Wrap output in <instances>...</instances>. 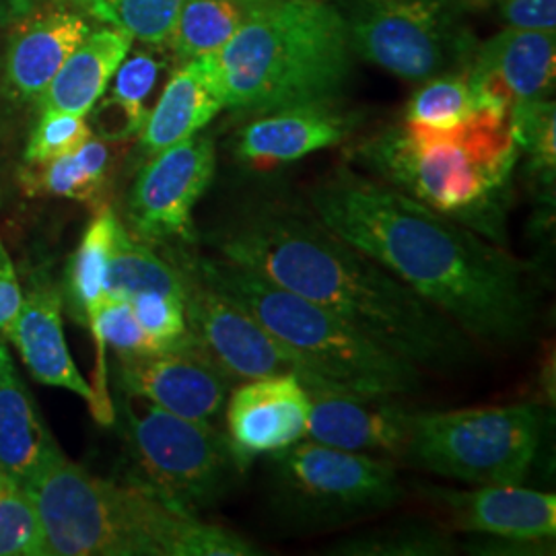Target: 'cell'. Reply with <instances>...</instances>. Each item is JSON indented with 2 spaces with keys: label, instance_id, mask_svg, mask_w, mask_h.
<instances>
[{
  "label": "cell",
  "instance_id": "obj_7",
  "mask_svg": "<svg viewBox=\"0 0 556 556\" xmlns=\"http://www.w3.org/2000/svg\"><path fill=\"white\" fill-rule=\"evenodd\" d=\"M270 503L291 528L351 523L396 507L404 486L392 459L338 450L312 439L268 454Z\"/></svg>",
  "mask_w": 556,
  "mask_h": 556
},
{
  "label": "cell",
  "instance_id": "obj_6",
  "mask_svg": "<svg viewBox=\"0 0 556 556\" xmlns=\"http://www.w3.org/2000/svg\"><path fill=\"white\" fill-rule=\"evenodd\" d=\"M179 264L238 301L319 378L340 390L386 397L408 396L420 390V367L318 303L219 256H197Z\"/></svg>",
  "mask_w": 556,
  "mask_h": 556
},
{
  "label": "cell",
  "instance_id": "obj_19",
  "mask_svg": "<svg viewBox=\"0 0 556 556\" xmlns=\"http://www.w3.org/2000/svg\"><path fill=\"white\" fill-rule=\"evenodd\" d=\"M225 110L215 52L184 60L165 83L140 130V153L149 160L202 132Z\"/></svg>",
  "mask_w": 556,
  "mask_h": 556
},
{
  "label": "cell",
  "instance_id": "obj_4",
  "mask_svg": "<svg viewBox=\"0 0 556 556\" xmlns=\"http://www.w3.org/2000/svg\"><path fill=\"white\" fill-rule=\"evenodd\" d=\"M361 163L406 197L498 245L507 243V204L519 161L509 108L477 103L452 128L400 122L365 140Z\"/></svg>",
  "mask_w": 556,
  "mask_h": 556
},
{
  "label": "cell",
  "instance_id": "obj_34",
  "mask_svg": "<svg viewBox=\"0 0 556 556\" xmlns=\"http://www.w3.org/2000/svg\"><path fill=\"white\" fill-rule=\"evenodd\" d=\"M93 137L87 116H77L60 110H41L40 119L27 140V165H40L79 149Z\"/></svg>",
  "mask_w": 556,
  "mask_h": 556
},
{
  "label": "cell",
  "instance_id": "obj_20",
  "mask_svg": "<svg viewBox=\"0 0 556 556\" xmlns=\"http://www.w3.org/2000/svg\"><path fill=\"white\" fill-rule=\"evenodd\" d=\"M7 340L15 344L21 361L36 381L77 394L91 410L96 402L93 388L80 376L68 351L62 326V295L52 282L43 280L31 287L29 293H23L20 314Z\"/></svg>",
  "mask_w": 556,
  "mask_h": 556
},
{
  "label": "cell",
  "instance_id": "obj_12",
  "mask_svg": "<svg viewBox=\"0 0 556 556\" xmlns=\"http://www.w3.org/2000/svg\"><path fill=\"white\" fill-rule=\"evenodd\" d=\"M215 172V140L200 132L149 157L128 197V231L149 245L197 241L194 208Z\"/></svg>",
  "mask_w": 556,
  "mask_h": 556
},
{
  "label": "cell",
  "instance_id": "obj_9",
  "mask_svg": "<svg viewBox=\"0 0 556 556\" xmlns=\"http://www.w3.org/2000/svg\"><path fill=\"white\" fill-rule=\"evenodd\" d=\"M124 435L142 489L194 511L233 491L245 466L229 439L208 420L178 417L140 400H124Z\"/></svg>",
  "mask_w": 556,
  "mask_h": 556
},
{
  "label": "cell",
  "instance_id": "obj_17",
  "mask_svg": "<svg viewBox=\"0 0 556 556\" xmlns=\"http://www.w3.org/2000/svg\"><path fill=\"white\" fill-rule=\"evenodd\" d=\"M466 71L477 103L516 110L548 100L555 85V34L507 27L477 46Z\"/></svg>",
  "mask_w": 556,
  "mask_h": 556
},
{
  "label": "cell",
  "instance_id": "obj_33",
  "mask_svg": "<svg viewBox=\"0 0 556 556\" xmlns=\"http://www.w3.org/2000/svg\"><path fill=\"white\" fill-rule=\"evenodd\" d=\"M519 155L528 157V167L544 188L555 186V101L540 100L511 110Z\"/></svg>",
  "mask_w": 556,
  "mask_h": 556
},
{
  "label": "cell",
  "instance_id": "obj_10",
  "mask_svg": "<svg viewBox=\"0 0 556 556\" xmlns=\"http://www.w3.org/2000/svg\"><path fill=\"white\" fill-rule=\"evenodd\" d=\"M472 0H334L355 56L410 83L468 66Z\"/></svg>",
  "mask_w": 556,
  "mask_h": 556
},
{
  "label": "cell",
  "instance_id": "obj_22",
  "mask_svg": "<svg viewBox=\"0 0 556 556\" xmlns=\"http://www.w3.org/2000/svg\"><path fill=\"white\" fill-rule=\"evenodd\" d=\"M132 41L126 31L110 25L91 29L62 64L41 96L38 108L89 116L93 105L108 91L122 60L128 56Z\"/></svg>",
  "mask_w": 556,
  "mask_h": 556
},
{
  "label": "cell",
  "instance_id": "obj_8",
  "mask_svg": "<svg viewBox=\"0 0 556 556\" xmlns=\"http://www.w3.org/2000/svg\"><path fill=\"white\" fill-rule=\"evenodd\" d=\"M544 410L532 404L415 413L404 457L470 484H521L538 456Z\"/></svg>",
  "mask_w": 556,
  "mask_h": 556
},
{
  "label": "cell",
  "instance_id": "obj_2",
  "mask_svg": "<svg viewBox=\"0 0 556 556\" xmlns=\"http://www.w3.org/2000/svg\"><path fill=\"white\" fill-rule=\"evenodd\" d=\"M208 241L219 258L330 309L420 369L450 374L472 358V338L309 208L252 206Z\"/></svg>",
  "mask_w": 556,
  "mask_h": 556
},
{
  "label": "cell",
  "instance_id": "obj_5",
  "mask_svg": "<svg viewBox=\"0 0 556 556\" xmlns=\"http://www.w3.org/2000/svg\"><path fill=\"white\" fill-rule=\"evenodd\" d=\"M353 60L334 0H277L215 52L225 110L243 116L338 100Z\"/></svg>",
  "mask_w": 556,
  "mask_h": 556
},
{
  "label": "cell",
  "instance_id": "obj_18",
  "mask_svg": "<svg viewBox=\"0 0 556 556\" xmlns=\"http://www.w3.org/2000/svg\"><path fill=\"white\" fill-rule=\"evenodd\" d=\"M312 410L305 439L349 452H406L413 415L396 397L363 396L355 392H309Z\"/></svg>",
  "mask_w": 556,
  "mask_h": 556
},
{
  "label": "cell",
  "instance_id": "obj_15",
  "mask_svg": "<svg viewBox=\"0 0 556 556\" xmlns=\"http://www.w3.org/2000/svg\"><path fill=\"white\" fill-rule=\"evenodd\" d=\"M420 493L443 516L447 530L526 540H548L556 534L555 493L521 484H477L468 491L427 484Z\"/></svg>",
  "mask_w": 556,
  "mask_h": 556
},
{
  "label": "cell",
  "instance_id": "obj_29",
  "mask_svg": "<svg viewBox=\"0 0 556 556\" xmlns=\"http://www.w3.org/2000/svg\"><path fill=\"white\" fill-rule=\"evenodd\" d=\"M184 0H66L85 17L126 31L132 40L167 46Z\"/></svg>",
  "mask_w": 556,
  "mask_h": 556
},
{
  "label": "cell",
  "instance_id": "obj_21",
  "mask_svg": "<svg viewBox=\"0 0 556 556\" xmlns=\"http://www.w3.org/2000/svg\"><path fill=\"white\" fill-rule=\"evenodd\" d=\"M91 29L89 20L71 7H56L25 21L11 38L4 60L11 93L38 105L62 64Z\"/></svg>",
  "mask_w": 556,
  "mask_h": 556
},
{
  "label": "cell",
  "instance_id": "obj_37",
  "mask_svg": "<svg viewBox=\"0 0 556 556\" xmlns=\"http://www.w3.org/2000/svg\"><path fill=\"white\" fill-rule=\"evenodd\" d=\"M23 303L20 278L4 241L0 238V338L9 337V330L20 314Z\"/></svg>",
  "mask_w": 556,
  "mask_h": 556
},
{
  "label": "cell",
  "instance_id": "obj_3",
  "mask_svg": "<svg viewBox=\"0 0 556 556\" xmlns=\"http://www.w3.org/2000/svg\"><path fill=\"white\" fill-rule=\"evenodd\" d=\"M40 519L46 556H254L236 532L206 523L139 484L93 477L52 439L23 482Z\"/></svg>",
  "mask_w": 556,
  "mask_h": 556
},
{
  "label": "cell",
  "instance_id": "obj_23",
  "mask_svg": "<svg viewBox=\"0 0 556 556\" xmlns=\"http://www.w3.org/2000/svg\"><path fill=\"white\" fill-rule=\"evenodd\" d=\"M7 342L0 338V468L23 484L54 438L17 374Z\"/></svg>",
  "mask_w": 556,
  "mask_h": 556
},
{
  "label": "cell",
  "instance_id": "obj_35",
  "mask_svg": "<svg viewBox=\"0 0 556 556\" xmlns=\"http://www.w3.org/2000/svg\"><path fill=\"white\" fill-rule=\"evenodd\" d=\"M128 301L157 351L172 349L190 337L184 299L165 293H139Z\"/></svg>",
  "mask_w": 556,
  "mask_h": 556
},
{
  "label": "cell",
  "instance_id": "obj_28",
  "mask_svg": "<svg viewBox=\"0 0 556 556\" xmlns=\"http://www.w3.org/2000/svg\"><path fill=\"white\" fill-rule=\"evenodd\" d=\"M108 298L132 299L139 293H165L186 299V278L176 264L153 252L122 223L108 260Z\"/></svg>",
  "mask_w": 556,
  "mask_h": 556
},
{
  "label": "cell",
  "instance_id": "obj_25",
  "mask_svg": "<svg viewBox=\"0 0 556 556\" xmlns=\"http://www.w3.org/2000/svg\"><path fill=\"white\" fill-rule=\"evenodd\" d=\"M112 167V153L105 140L91 137L56 160L27 165L21 184L31 197L77 200L101 208Z\"/></svg>",
  "mask_w": 556,
  "mask_h": 556
},
{
  "label": "cell",
  "instance_id": "obj_13",
  "mask_svg": "<svg viewBox=\"0 0 556 556\" xmlns=\"http://www.w3.org/2000/svg\"><path fill=\"white\" fill-rule=\"evenodd\" d=\"M118 381L126 396L208 422L219 415L233 383L192 337L165 351L119 358Z\"/></svg>",
  "mask_w": 556,
  "mask_h": 556
},
{
  "label": "cell",
  "instance_id": "obj_32",
  "mask_svg": "<svg viewBox=\"0 0 556 556\" xmlns=\"http://www.w3.org/2000/svg\"><path fill=\"white\" fill-rule=\"evenodd\" d=\"M0 556H46L40 519L27 491L0 468Z\"/></svg>",
  "mask_w": 556,
  "mask_h": 556
},
{
  "label": "cell",
  "instance_id": "obj_1",
  "mask_svg": "<svg viewBox=\"0 0 556 556\" xmlns=\"http://www.w3.org/2000/svg\"><path fill=\"white\" fill-rule=\"evenodd\" d=\"M330 231L376 260L475 342L517 346L536 324L532 266L390 184L338 167L307 192Z\"/></svg>",
  "mask_w": 556,
  "mask_h": 556
},
{
  "label": "cell",
  "instance_id": "obj_36",
  "mask_svg": "<svg viewBox=\"0 0 556 556\" xmlns=\"http://www.w3.org/2000/svg\"><path fill=\"white\" fill-rule=\"evenodd\" d=\"M498 9L507 27L555 34L556 0H501Z\"/></svg>",
  "mask_w": 556,
  "mask_h": 556
},
{
  "label": "cell",
  "instance_id": "obj_31",
  "mask_svg": "<svg viewBox=\"0 0 556 556\" xmlns=\"http://www.w3.org/2000/svg\"><path fill=\"white\" fill-rule=\"evenodd\" d=\"M475 108L477 100L468 71L462 68L420 83L406 105L404 122L429 128H452L468 118Z\"/></svg>",
  "mask_w": 556,
  "mask_h": 556
},
{
  "label": "cell",
  "instance_id": "obj_26",
  "mask_svg": "<svg viewBox=\"0 0 556 556\" xmlns=\"http://www.w3.org/2000/svg\"><path fill=\"white\" fill-rule=\"evenodd\" d=\"M273 2L277 0H184L167 46L179 62L217 52Z\"/></svg>",
  "mask_w": 556,
  "mask_h": 556
},
{
  "label": "cell",
  "instance_id": "obj_30",
  "mask_svg": "<svg viewBox=\"0 0 556 556\" xmlns=\"http://www.w3.org/2000/svg\"><path fill=\"white\" fill-rule=\"evenodd\" d=\"M328 553L342 556H445L456 555L457 542L445 526L402 521L344 538L332 544Z\"/></svg>",
  "mask_w": 556,
  "mask_h": 556
},
{
  "label": "cell",
  "instance_id": "obj_27",
  "mask_svg": "<svg viewBox=\"0 0 556 556\" xmlns=\"http://www.w3.org/2000/svg\"><path fill=\"white\" fill-rule=\"evenodd\" d=\"M122 220L116 213L103 204L96 211V217L85 229L79 248L71 260L68 268V291L71 299L79 309V316L89 328L91 337L98 334L101 309L108 298L105 277H108V260L112 245L118 236Z\"/></svg>",
  "mask_w": 556,
  "mask_h": 556
},
{
  "label": "cell",
  "instance_id": "obj_24",
  "mask_svg": "<svg viewBox=\"0 0 556 556\" xmlns=\"http://www.w3.org/2000/svg\"><path fill=\"white\" fill-rule=\"evenodd\" d=\"M163 60L151 52H137L122 60V64L105 91L93 105L91 132L101 140H124L137 137L149 116L147 100L157 87Z\"/></svg>",
  "mask_w": 556,
  "mask_h": 556
},
{
  "label": "cell",
  "instance_id": "obj_11",
  "mask_svg": "<svg viewBox=\"0 0 556 556\" xmlns=\"http://www.w3.org/2000/svg\"><path fill=\"white\" fill-rule=\"evenodd\" d=\"M186 278V321L190 337L231 381L298 376L309 392L340 390L273 337L238 301L176 264ZM346 392V390H344Z\"/></svg>",
  "mask_w": 556,
  "mask_h": 556
},
{
  "label": "cell",
  "instance_id": "obj_14",
  "mask_svg": "<svg viewBox=\"0 0 556 556\" xmlns=\"http://www.w3.org/2000/svg\"><path fill=\"white\" fill-rule=\"evenodd\" d=\"M363 114L338 100L312 101L252 116L239 128L236 155L254 169H275L355 135Z\"/></svg>",
  "mask_w": 556,
  "mask_h": 556
},
{
  "label": "cell",
  "instance_id": "obj_16",
  "mask_svg": "<svg viewBox=\"0 0 556 556\" xmlns=\"http://www.w3.org/2000/svg\"><path fill=\"white\" fill-rule=\"evenodd\" d=\"M312 394L298 376L248 379L227 396V439L241 464L275 454L307 433Z\"/></svg>",
  "mask_w": 556,
  "mask_h": 556
}]
</instances>
